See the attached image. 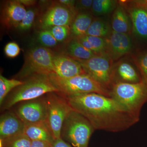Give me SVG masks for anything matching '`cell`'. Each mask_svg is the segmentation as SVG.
Listing matches in <instances>:
<instances>
[{
  "instance_id": "obj_1",
  "label": "cell",
  "mask_w": 147,
  "mask_h": 147,
  "mask_svg": "<svg viewBox=\"0 0 147 147\" xmlns=\"http://www.w3.org/2000/svg\"><path fill=\"white\" fill-rule=\"evenodd\" d=\"M65 97L71 108L86 118L95 130L119 132L140 119L110 96L88 93Z\"/></svg>"
},
{
  "instance_id": "obj_2",
  "label": "cell",
  "mask_w": 147,
  "mask_h": 147,
  "mask_svg": "<svg viewBox=\"0 0 147 147\" xmlns=\"http://www.w3.org/2000/svg\"><path fill=\"white\" fill-rule=\"evenodd\" d=\"M48 77L58 93L65 96L95 93L110 97L109 90L87 74L63 78L53 72Z\"/></svg>"
},
{
  "instance_id": "obj_3",
  "label": "cell",
  "mask_w": 147,
  "mask_h": 147,
  "mask_svg": "<svg viewBox=\"0 0 147 147\" xmlns=\"http://www.w3.org/2000/svg\"><path fill=\"white\" fill-rule=\"evenodd\" d=\"M23 82L24 84L14 89L6 100L4 109H10L17 103L34 100L49 93L59 92L48 75H35Z\"/></svg>"
},
{
  "instance_id": "obj_4",
  "label": "cell",
  "mask_w": 147,
  "mask_h": 147,
  "mask_svg": "<svg viewBox=\"0 0 147 147\" xmlns=\"http://www.w3.org/2000/svg\"><path fill=\"white\" fill-rule=\"evenodd\" d=\"M110 92V97L140 118L142 107L147 102V86L144 83H114Z\"/></svg>"
},
{
  "instance_id": "obj_5",
  "label": "cell",
  "mask_w": 147,
  "mask_h": 147,
  "mask_svg": "<svg viewBox=\"0 0 147 147\" xmlns=\"http://www.w3.org/2000/svg\"><path fill=\"white\" fill-rule=\"evenodd\" d=\"M95 130L89 121L73 110L64 122L61 138L73 147H88Z\"/></svg>"
},
{
  "instance_id": "obj_6",
  "label": "cell",
  "mask_w": 147,
  "mask_h": 147,
  "mask_svg": "<svg viewBox=\"0 0 147 147\" xmlns=\"http://www.w3.org/2000/svg\"><path fill=\"white\" fill-rule=\"evenodd\" d=\"M54 55L52 50L46 47H37L30 49L25 55L24 65L16 78L26 79L35 75H48L54 72Z\"/></svg>"
},
{
  "instance_id": "obj_7",
  "label": "cell",
  "mask_w": 147,
  "mask_h": 147,
  "mask_svg": "<svg viewBox=\"0 0 147 147\" xmlns=\"http://www.w3.org/2000/svg\"><path fill=\"white\" fill-rule=\"evenodd\" d=\"M45 99L47 107V122L55 139L61 138L64 122L73 110L65 96L58 92L46 94Z\"/></svg>"
},
{
  "instance_id": "obj_8",
  "label": "cell",
  "mask_w": 147,
  "mask_h": 147,
  "mask_svg": "<svg viewBox=\"0 0 147 147\" xmlns=\"http://www.w3.org/2000/svg\"><path fill=\"white\" fill-rule=\"evenodd\" d=\"M77 61L87 74L110 90L113 84V69L115 62L108 53H98L88 59Z\"/></svg>"
},
{
  "instance_id": "obj_9",
  "label": "cell",
  "mask_w": 147,
  "mask_h": 147,
  "mask_svg": "<svg viewBox=\"0 0 147 147\" xmlns=\"http://www.w3.org/2000/svg\"><path fill=\"white\" fill-rule=\"evenodd\" d=\"M118 2L126 9L131 19L132 34L139 41L147 42V7L140 0Z\"/></svg>"
},
{
  "instance_id": "obj_10",
  "label": "cell",
  "mask_w": 147,
  "mask_h": 147,
  "mask_svg": "<svg viewBox=\"0 0 147 147\" xmlns=\"http://www.w3.org/2000/svg\"><path fill=\"white\" fill-rule=\"evenodd\" d=\"M78 12L72 10L59 2L50 6L44 13L40 21L42 30L56 26L70 27Z\"/></svg>"
},
{
  "instance_id": "obj_11",
  "label": "cell",
  "mask_w": 147,
  "mask_h": 147,
  "mask_svg": "<svg viewBox=\"0 0 147 147\" xmlns=\"http://www.w3.org/2000/svg\"><path fill=\"white\" fill-rule=\"evenodd\" d=\"M105 39L107 42L106 53L114 62L134 52V42L131 34L117 32L112 30Z\"/></svg>"
},
{
  "instance_id": "obj_12",
  "label": "cell",
  "mask_w": 147,
  "mask_h": 147,
  "mask_svg": "<svg viewBox=\"0 0 147 147\" xmlns=\"http://www.w3.org/2000/svg\"><path fill=\"white\" fill-rule=\"evenodd\" d=\"M15 113L24 123L47 121V107L45 98L26 101L19 105Z\"/></svg>"
},
{
  "instance_id": "obj_13",
  "label": "cell",
  "mask_w": 147,
  "mask_h": 147,
  "mask_svg": "<svg viewBox=\"0 0 147 147\" xmlns=\"http://www.w3.org/2000/svg\"><path fill=\"white\" fill-rule=\"evenodd\" d=\"M113 80V84L118 82L134 84L142 82L139 70L131 55L114 63Z\"/></svg>"
},
{
  "instance_id": "obj_14",
  "label": "cell",
  "mask_w": 147,
  "mask_h": 147,
  "mask_svg": "<svg viewBox=\"0 0 147 147\" xmlns=\"http://www.w3.org/2000/svg\"><path fill=\"white\" fill-rule=\"evenodd\" d=\"M54 73L63 78H69L86 74L78 61L67 54L54 55Z\"/></svg>"
},
{
  "instance_id": "obj_15",
  "label": "cell",
  "mask_w": 147,
  "mask_h": 147,
  "mask_svg": "<svg viewBox=\"0 0 147 147\" xmlns=\"http://www.w3.org/2000/svg\"><path fill=\"white\" fill-rule=\"evenodd\" d=\"M26 12L24 6L18 0L8 1L2 8L1 23L7 29L17 28Z\"/></svg>"
},
{
  "instance_id": "obj_16",
  "label": "cell",
  "mask_w": 147,
  "mask_h": 147,
  "mask_svg": "<svg viewBox=\"0 0 147 147\" xmlns=\"http://www.w3.org/2000/svg\"><path fill=\"white\" fill-rule=\"evenodd\" d=\"M25 123L16 113L8 112L0 119V140L5 141L24 133Z\"/></svg>"
},
{
  "instance_id": "obj_17",
  "label": "cell",
  "mask_w": 147,
  "mask_h": 147,
  "mask_svg": "<svg viewBox=\"0 0 147 147\" xmlns=\"http://www.w3.org/2000/svg\"><path fill=\"white\" fill-rule=\"evenodd\" d=\"M24 133L32 141H41L53 144L55 138L47 121L25 123Z\"/></svg>"
},
{
  "instance_id": "obj_18",
  "label": "cell",
  "mask_w": 147,
  "mask_h": 147,
  "mask_svg": "<svg viewBox=\"0 0 147 147\" xmlns=\"http://www.w3.org/2000/svg\"><path fill=\"white\" fill-rule=\"evenodd\" d=\"M111 26L114 31L132 34L131 19L126 9L119 2L112 14Z\"/></svg>"
},
{
  "instance_id": "obj_19",
  "label": "cell",
  "mask_w": 147,
  "mask_h": 147,
  "mask_svg": "<svg viewBox=\"0 0 147 147\" xmlns=\"http://www.w3.org/2000/svg\"><path fill=\"white\" fill-rule=\"evenodd\" d=\"M93 18L91 12L87 11L78 12L70 27V32L74 38L86 34Z\"/></svg>"
},
{
  "instance_id": "obj_20",
  "label": "cell",
  "mask_w": 147,
  "mask_h": 147,
  "mask_svg": "<svg viewBox=\"0 0 147 147\" xmlns=\"http://www.w3.org/2000/svg\"><path fill=\"white\" fill-rule=\"evenodd\" d=\"M67 52V55L77 61L88 59L96 54L84 47L75 38L68 42Z\"/></svg>"
},
{
  "instance_id": "obj_21",
  "label": "cell",
  "mask_w": 147,
  "mask_h": 147,
  "mask_svg": "<svg viewBox=\"0 0 147 147\" xmlns=\"http://www.w3.org/2000/svg\"><path fill=\"white\" fill-rule=\"evenodd\" d=\"M75 38L84 47L95 54L106 52L107 42L105 38L86 35Z\"/></svg>"
},
{
  "instance_id": "obj_22",
  "label": "cell",
  "mask_w": 147,
  "mask_h": 147,
  "mask_svg": "<svg viewBox=\"0 0 147 147\" xmlns=\"http://www.w3.org/2000/svg\"><path fill=\"white\" fill-rule=\"evenodd\" d=\"M111 25L100 18H94L86 33V35L106 38L112 32Z\"/></svg>"
},
{
  "instance_id": "obj_23",
  "label": "cell",
  "mask_w": 147,
  "mask_h": 147,
  "mask_svg": "<svg viewBox=\"0 0 147 147\" xmlns=\"http://www.w3.org/2000/svg\"><path fill=\"white\" fill-rule=\"evenodd\" d=\"M118 1L113 0H94L91 13L93 16H100L110 14L114 11Z\"/></svg>"
},
{
  "instance_id": "obj_24",
  "label": "cell",
  "mask_w": 147,
  "mask_h": 147,
  "mask_svg": "<svg viewBox=\"0 0 147 147\" xmlns=\"http://www.w3.org/2000/svg\"><path fill=\"white\" fill-rule=\"evenodd\" d=\"M131 56L139 70L142 82L147 86V47L138 49Z\"/></svg>"
},
{
  "instance_id": "obj_25",
  "label": "cell",
  "mask_w": 147,
  "mask_h": 147,
  "mask_svg": "<svg viewBox=\"0 0 147 147\" xmlns=\"http://www.w3.org/2000/svg\"><path fill=\"white\" fill-rule=\"evenodd\" d=\"M24 84V82L16 79H7L0 75V104L2 105L5 98L12 90Z\"/></svg>"
},
{
  "instance_id": "obj_26",
  "label": "cell",
  "mask_w": 147,
  "mask_h": 147,
  "mask_svg": "<svg viewBox=\"0 0 147 147\" xmlns=\"http://www.w3.org/2000/svg\"><path fill=\"white\" fill-rule=\"evenodd\" d=\"M32 140L24 133L7 140H0V147H31Z\"/></svg>"
},
{
  "instance_id": "obj_27",
  "label": "cell",
  "mask_w": 147,
  "mask_h": 147,
  "mask_svg": "<svg viewBox=\"0 0 147 147\" xmlns=\"http://www.w3.org/2000/svg\"><path fill=\"white\" fill-rule=\"evenodd\" d=\"M37 10L36 9H30L17 28L21 31H26L30 29L33 25Z\"/></svg>"
},
{
  "instance_id": "obj_28",
  "label": "cell",
  "mask_w": 147,
  "mask_h": 147,
  "mask_svg": "<svg viewBox=\"0 0 147 147\" xmlns=\"http://www.w3.org/2000/svg\"><path fill=\"white\" fill-rule=\"evenodd\" d=\"M47 30L50 31L58 42H62L65 40L71 32L70 27L67 26H56Z\"/></svg>"
},
{
  "instance_id": "obj_29",
  "label": "cell",
  "mask_w": 147,
  "mask_h": 147,
  "mask_svg": "<svg viewBox=\"0 0 147 147\" xmlns=\"http://www.w3.org/2000/svg\"><path fill=\"white\" fill-rule=\"evenodd\" d=\"M38 39L42 45L46 47H54L58 43V41L47 29L42 30L39 32Z\"/></svg>"
},
{
  "instance_id": "obj_30",
  "label": "cell",
  "mask_w": 147,
  "mask_h": 147,
  "mask_svg": "<svg viewBox=\"0 0 147 147\" xmlns=\"http://www.w3.org/2000/svg\"><path fill=\"white\" fill-rule=\"evenodd\" d=\"M20 51L21 49L19 45L15 42H8L5 47V54L9 58L16 57L20 54Z\"/></svg>"
},
{
  "instance_id": "obj_31",
  "label": "cell",
  "mask_w": 147,
  "mask_h": 147,
  "mask_svg": "<svg viewBox=\"0 0 147 147\" xmlns=\"http://www.w3.org/2000/svg\"><path fill=\"white\" fill-rule=\"evenodd\" d=\"M92 0H80L76 1L75 8L78 11H86L91 10L92 4Z\"/></svg>"
},
{
  "instance_id": "obj_32",
  "label": "cell",
  "mask_w": 147,
  "mask_h": 147,
  "mask_svg": "<svg viewBox=\"0 0 147 147\" xmlns=\"http://www.w3.org/2000/svg\"><path fill=\"white\" fill-rule=\"evenodd\" d=\"M31 147H53V144L41 141H32Z\"/></svg>"
},
{
  "instance_id": "obj_33",
  "label": "cell",
  "mask_w": 147,
  "mask_h": 147,
  "mask_svg": "<svg viewBox=\"0 0 147 147\" xmlns=\"http://www.w3.org/2000/svg\"><path fill=\"white\" fill-rule=\"evenodd\" d=\"M53 147H73L61 138L55 139L53 143Z\"/></svg>"
},
{
  "instance_id": "obj_34",
  "label": "cell",
  "mask_w": 147,
  "mask_h": 147,
  "mask_svg": "<svg viewBox=\"0 0 147 147\" xmlns=\"http://www.w3.org/2000/svg\"><path fill=\"white\" fill-rule=\"evenodd\" d=\"M58 2L68 8L71 9L72 10L76 11L75 8V3H76L75 1L60 0V1H58Z\"/></svg>"
},
{
  "instance_id": "obj_35",
  "label": "cell",
  "mask_w": 147,
  "mask_h": 147,
  "mask_svg": "<svg viewBox=\"0 0 147 147\" xmlns=\"http://www.w3.org/2000/svg\"><path fill=\"white\" fill-rule=\"evenodd\" d=\"M18 1L24 6H28L34 5L36 3V1L34 0H18Z\"/></svg>"
},
{
  "instance_id": "obj_36",
  "label": "cell",
  "mask_w": 147,
  "mask_h": 147,
  "mask_svg": "<svg viewBox=\"0 0 147 147\" xmlns=\"http://www.w3.org/2000/svg\"><path fill=\"white\" fill-rule=\"evenodd\" d=\"M141 2L147 7V0H140Z\"/></svg>"
}]
</instances>
